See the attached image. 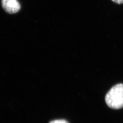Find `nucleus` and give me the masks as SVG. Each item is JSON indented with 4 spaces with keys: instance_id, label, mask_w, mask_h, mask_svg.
<instances>
[{
    "instance_id": "nucleus-1",
    "label": "nucleus",
    "mask_w": 123,
    "mask_h": 123,
    "mask_svg": "<svg viewBox=\"0 0 123 123\" xmlns=\"http://www.w3.org/2000/svg\"><path fill=\"white\" fill-rule=\"evenodd\" d=\"M105 100L107 105L113 109L123 108V84L114 86L106 94Z\"/></svg>"
},
{
    "instance_id": "nucleus-2",
    "label": "nucleus",
    "mask_w": 123,
    "mask_h": 123,
    "mask_svg": "<svg viewBox=\"0 0 123 123\" xmlns=\"http://www.w3.org/2000/svg\"><path fill=\"white\" fill-rule=\"evenodd\" d=\"M1 2L3 9L7 13H17L21 9V5L18 0H1Z\"/></svg>"
},
{
    "instance_id": "nucleus-3",
    "label": "nucleus",
    "mask_w": 123,
    "mask_h": 123,
    "mask_svg": "<svg viewBox=\"0 0 123 123\" xmlns=\"http://www.w3.org/2000/svg\"><path fill=\"white\" fill-rule=\"evenodd\" d=\"M49 123H69L65 119H56L50 121Z\"/></svg>"
},
{
    "instance_id": "nucleus-4",
    "label": "nucleus",
    "mask_w": 123,
    "mask_h": 123,
    "mask_svg": "<svg viewBox=\"0 0 123 123\" xmlns=\"http://www.w3.org/2000/svg\"><path fill=\"white\" fill-rule=\"evenodd\" d=\"M113 2L117 4H121L123 3V0H111Z\"/></svg>"
}]
</instances>
